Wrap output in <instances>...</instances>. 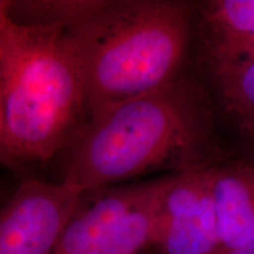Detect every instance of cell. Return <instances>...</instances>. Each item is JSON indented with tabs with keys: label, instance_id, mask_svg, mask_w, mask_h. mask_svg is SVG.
Wrapping results in <instances>:
<instances>
[{
	"label": "cell",
	"instance_id": "cell-1",
	"mask_svg": "<svg viewBox=\"0 0 254 254\" xmlns=\"http://www.w3.org/2000/svg\"><path fill=\"white\" fill-rule=\"evenodd\" d=\"M212 118L201 88L177 78L91 116L66 145L63 180L87 193L150 173L217 164Z\"/></svg>",
	"mask_w": 254,
	"mask_h": 254
},
{
	"label": "cell",
	"instance_id": "cell-7",
	"mask_svg": "<svg viewBox=\"0 0 254 254\" xmlns=\"http://www.w3.org/2000/svg\"><path fill=\"white\" fill-rule=\"evenodd\" d=\"M219 100L246 134L254 129V38L206 44Z\"/></svg>",
	"mask_w": 254,
	"mask_h": 254
},
{
	"label": "cell",
	"instance_id": "cell-14",
	"mask_svg": "<svg viewBox=\"0 0 254 254\" xmlns=\"http://www.w3.org/2000/svg\"><path fill=\"white\" fill-rule=\"evenodd\" d=\"M247 135H249L250 138H252V139H253V141H254V129H253V131L251 132V133H249V134H247Z\"/></svg>",
	"mask_w": 254,
	"mask_h": 254
},
{
	"label": "cell",
	"instance_id": "cell-12",
	"mask_svg": "<svg viewBox=\"0 0 254 254\" xmlns=\"http://www.w3.org/2000/svg\"><path fill=\"white\" fill-rule=\"evenodd\" d=\"M0 163L6 165H12L6 155L4 147V123H2V105H1V93H0Z\"/></svg>",
	"mask_w": 254,
	"mask_h": 254
},
{
	"label": "cell",
	"instance_id": "cell-4",
	"mask_svg": "<svg viewBox=\"0 0 254 254\" xmlns=\"http://www.w3.org/2000/svg\"><path fill=\"white\" fill-rule=\"evenodd\" d=\"M177 176L85 193L53 254L148 252L161 199Z\"/></svg>",
	"mask_w": 254,
	"mask_h": 254
},
{
	"label": "cell",
	"instance_id": "cell-11",
	"mask_svg": "<svg viewBox=\"0 0 254 254\" xmlns=\"http://www.w3.org/2000/svg\"><path fill=\"white\" fill-rule=\"evenodd\" d=\"M11 2L7 0H0V37L13 21L11 18Z\"/></svg>",
	"mask_w": 254,
	"mask_h": 254
},
{
	"label": "cell",
	"instance_id": "cell-8",
	"mask_svg": "<svg viewBox=\"0 0 254 254\" xmlns=\"http://www.w3.org/2000/svg\"><path fill=\"white\" fill-rule=\"evenodd\" d=\"M213 198L221 249H236L253 241L254 163L215 164Z\"/></svg>",
	"mask_w": 254,
	"mask_h": 254
},
{
	"label": "cell",
	"instance_id": "cell-9",
	"mask_svg": "<svg viewBox=\"0 0 254 254\" xmlns=\"http://www.w3.org/2000/svg\"><path fill=\"white\" fill-rule=\"evenodd\" d=\"M107 0H34L12 1L11 18H21L25 25L55 26L68 31L99 13Z\"/></svg>",
	"mask_w": 254,
	"mask_h": 254
},
{
	"label": "cell",
	"instance_id": "cell-13",
	"mask_svg": "<svg viewBox=\"0 0 254 254\" xmlns=\"http://www.w3.org/2000/svg\"><path fill=\"white\" fill-rule=\"evenodd\" d=\"M218 254H254V240L243 246L236 247V249H221Z\"/></svg>",
	"mask_w": 254,
	"mask_h": 254
},
{
	"label": "cell",
	"instance_id": "cell-3",
	"mask_svg": "<svg viewBox=\"0 0 254 254\" xmlns=\"http://www.w3.org/2000/svg\"><path fill=\"white\" fill-rule=\"evenodd\" d=\"M0 93L12 165L49 160L65 147L87 118L66 30L12 21L0 37Z\"/></svg>",
	"mask_w": 254,
	"mask_h": 254
},
{
	"label": "cell",
	"instance_id": "cell-10",
	"mask_svg": "<svg viewBox=\"0 0 254 254\" xmlns=\"http://www.w3.org/2000/svg\"><path fill=\"white\" fill-rule=\"evenodd\" d=\"M206 44L254 38V0H214L204 8Z\"/></svg>",
	"mask_w": 254,
	"mask_h": 254
},
{
	"label": "cell",
	"instance_id": "cell-6",
	"mask_svg": "<svg viewBox=\"0 0 254 254\" xmlns=\"http://www.w3.org/2000/svg\"><path fill=\"white\" fill-rule=\"evenodd\" d=\"M214 165L178 174L155 219L152 254H218L221 250L213 198Z\"/></svg>",
	"mask_w": 254,
	"mask_h": 254
},
{
	"label": "cell",
	"instance_id": "cell-2",
	"mask_svg": "<svg viewBox=\"0 0 254 254\" xmlns=\"http://www.w3.org/2000/svg\"><path fill=\"white\" fill-rule=\"evenodd\" d=\"M183 2L109 1L99 13L66 31L80 71L87 119L178 78L190 38Z\"/></svg>",
	"mask_w": 254,
	"mask_h": 254
},
{
	"label": "cell",
	"instance_id": "cell-5",
	"mask_svg": "<svg viewBox=\"0 0 254 254\" xmlns=\"http://www.w3.org/2000/svg\"><path fill=\"white\" fill-rule=\"evenodd\" d=\"M85 193L27 179L0 206V254H53Z\"/></svg>",
	"mask_w": 254,
	"mask_h": 254
}]
</instances>
